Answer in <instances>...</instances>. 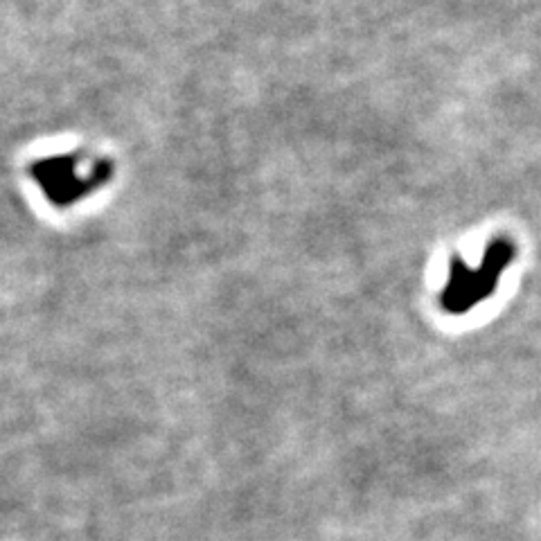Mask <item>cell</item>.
Listing matches in <instances>:
<instances>
[{"label": "cell", "mask_w": 541, "mask_h": 541, "mask_svg": "<svg viewBox=\"0 0 541 541\" xmlns=\"http://www.w3.org/2000/svg\"><path fill=\"white\" fill-rule=\"evenodd\" d=\"M512 260V246L508 242H494L490 246L483 266L478 271H469L463 262L456 260L451 269V282L445 291V307L449 312H467L476 300L492 294V287L505 264Z\"/></svg>", "instance_id": "1"}]
</instances>
